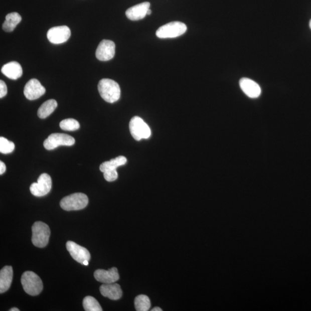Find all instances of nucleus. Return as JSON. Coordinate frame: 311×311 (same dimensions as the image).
<instances>
[{
	"instance_id": "nucleus-1",
	"label": "nucleus",
	"mask_w": 311,
	"mask_h": 311,
	"mask_svg": "<svg viewBox=\"0 0 311 311\" xmlns=\"http://www.w3.org/2000/svg\"><path fill=\"white\" fill-rule=\"evenodd\" d=\"M98 91L101 97L108 103L117 102L120 97L119 84L111 79L101 80L98 84Z\"/></svg>"
},
{
	"instance_id": "nucleus-2",
	"label": "nucleus",
	"mask_w": 311,
	"mask_h": 311,
	"mask_svg": "<svg viewBox=\"0 0 311 311\" xmlns=\"http://www.w3.org/2000/svg\"><path fill=\"white\" fill-rule=\"evenodd\" d=\"M21 282L25 291L31 295H37L44 288L42 280L33 271H27L23 274Z\"/></svg>"
},
{
	"instance_id": "nucleus-3",
	"label": "nucleus",
	"mask_w": 311,
	"mask_h": 311,
	"mask_svg": "<svg viewBox=\"0 0 311 311\" xmlns=\"http://www.w3.org/2000/svg\"><path fill=\"white\" fill-rule=\"evenodd\" d=\"M88 198L85 194L77 193L62 198L60 206L66 211H79L87 207Z\"/></svg>"
},
{
	"instance_id": "nucleus-4",
	"label": "nucleus",
	"mask_w": 311,
	"mask_h": 311,
	"mask_svg": "<svg viewBox=\"0 0 311 311\" xmlns=\"http://www.w3.org/2000/svg\"><path fill=\"white\" fill-rule=\"evenodd\" d=\"M32 242L35 246L44 248L48 245L50 235V229L46 224L37 221L32 227Z\"/></svg>"
},
{
	"instance_id": "nucleus-5",
	"label": "nucleus",
	"mask_w": 311,
	"mask_h": 311,
	"mask_svg": "<svg viewBox=\"0 0 311 311\" xmlns=\"http://www.w3.org/2000/svg\"><path fill=\"white\" fill-rule=\"evenodd\" d=\"M187 31V26L184 23L173 22L161 27L157 31L159 38H174L181 36Z\"/></svg>"
},
{
	"instance_id": "nucleus-6",
	"label": "nucleus",
	"mask_w": 311,
	"mask_h": 311,
	"mask_svg": "<svg viewBox=\"0 0 311 311\" xmlns=\"http://www.w3.org/2000/svg\"><path fill=\"white\" fill-rule=\"evenodd\" d=\"M129 129L133 137L137 141L147 139L151 135V130L148 125L139 116H134L130 120Z\"/></svg>"
},
{
	"instance_id": "nucleus-7",
	"label": "nucleus",
	"mask_w": 311,
	"mask_h": 311,
	"mask_svg": "<svg viewBox=\"0 0 311 311\" xmlns=\"http://www.w3.org/2000/svg\"><path fill=\"white\" fill-rule=\"evenodd\" d=\"M75 139L72 136L62 133H53L45 140L44 146L47 150H53L59 146H72Z\"/></svg>"
},
{
	"instance_id": "nucleus-8",
	"label": "nucleus",
	"mask_w": 311,
	"mask_h": 311,
	"mask_svg": "<svg viewBox=\"0 0 311 311\" xmlns=\"http://www.w3.org/2000/svg\"><path fill=\"white\" fill-rule=\"evenodd\" d=\"M52 178L48 174H42L39 177L37 183L31 185L30 190L31 194L38 197H44L52 189Z\"/></svg>"
},
{
	"instance_id": "nucleus-9",
	"label": "nucleus",
	"mask_w": 311,
	"mask_h": 311,
	"mask_svg": "<svg viewBox=\"0 0 311 311\" xmlns=\"http://www.w3.org/2000/svg\"><path fill=\"white\" fill-rule=\"evenodd\" d=\"M71 36V30L66 26L54 27L47 34L50 42L56 45L64 44L68 41Z\"/></svg>"
},
{
	"instance_id": "nucleus-10",
	"label": "nucleus",
	"mask_w": 311,
	"mask_h": 311,
	"mask_svg": "<svg viewBox=\"0 0 311 311\" xmlns=\"http://www.w3.org/2000/svg\"><path fill=\"white\" fill-rule=\"evenodd\" d=\"M115 53L114 42L104 40L101 42L96 49V57L101 61H107L113 58Z\"/></svg>"
},
{
	"instance_id": "nucleus-11",
	"label": "nucleus",
	"mask_w": 311,
	"mask_h": 311,
	"mask_svg": "<svg viewBox=\"0 0 311 311\" xmlns=\"http://www.w3.org/2000/svg\"><path fill=\"white\" fill-rule=\"evenodd\" d=\"M46 89L37 79L30 80L26 84L24 89V94L27 99L36 100L44 95Z\"/></svg>"
},
{
	"instance_id": "nucleus-12",
	"label": "nucleus",
	"mask_w": 311,
	"mask_h": 311,
	"mask_svg": "<svg viewBox=\"0 0 311 311\" xmlns=\"http://www.w3.org/2000/svg\"><path fill=\"white\" fill-rule=\"evenodd\" d=\"M67 250L72 257L77 262L83 264L85 260L91 259V255L87 248L80 246L72 241H68L67 243Z\"/></svg>"
},
{
	"instance_id": "nucleus-13",
	"label": "nucleus",
	"mask_w": 311,
	"mask_h": 311,
	"mask_svg": "<svg viewBox=\"0 0 311 311\" xmlns=\"http://www.w3.org/2000/svg\"><path fill=\"white\" fill-rule=\"evenodd\" d=\"M239 83L241 89L249 98H257L261 94V88L254 81L243 78Z\"/></svg>"
},
{
	"instance_id": "nucleus-14",
	"label": "nucleus",
	"mask_w": 311,
	"mask_h": 311,
	"mask_svg": "<svg viewBox=\"0 0 311 311\" xmlns=\"http://www.w3.org/2000/svg\"><path fill=\"white\" fill-rule=\"evenodd\" d=\"M94 277L97 281L103 283H114L119 279L118 269L114 267L108 270H96L94 273Z\"/></svg>"
},
{
	"instance_id": "nucleus-15",
	"label": "nucleus",
	"mask_w": 311,
	"mask_h": 311,
	"mask_svg": "<svg viewBox=\"0 0 311 311\" xmlns=\"http://www.w3.org/2000/svg\"><path fill=\"white\" fill-rule=\"evenodd\" d=\"M150 5L149 2H144L131 7L126 11V15L130 21L141 20L147 15V11L149 9Z\"/></svg>"
},
{
	"instance_id": "nucleus-16",
	"label": "nucleus",
	"mask_w": 311,
	"mask_h": 311,
	"mask_svg": "<svg viewBox=\"0 0 311 311\" xmlns=\"http://www.w3.org/2000/svg\"><path fill=\"white\" fill-rule=\"evenodd\" d=\"M100 291L104 297L110 298V300H117L122 296L121 287L118 283H103L100 287Z\"/></svg>"
},
{
	"instance_id": "nucleus-17",
	"label": "nucleus",
	"mask_w": 311,
	"mask_h": 311,
	"mask_svg": "<svg viewBox=\"0 0 311 311\" xmlns=\"http://www.w3.org/2000/svg\"><path fill=\"white\" fill-rule=\"evenodd\" d=\"M2 72L8 78L12 80H17L23 75L22 66L18 62H9L3 66Z\"/></svg>"
},
{
	"instance_id": "nucleus-18",
	"label": "nucleus",
	"mask_w": 311,
	"mask_h": 311,
	"mask_svg": "<svg viewBox=\"0 0 311 311\" xmlns=\"http://www.w3.org/2000/svg\"><path fill=\"white\" fill-rule=\"evenodd\" d=\"M13 278V269L10 266L4 267L0 271V293L6 292L10 288Z\"/></svg>"
},
{
	"instance_id": "nucleus-19",
	"label": "nucleus",
	"mask_w": 311,
	"mask_h": 311,
	"mask_svg": "<svg viewBox=\"0 0 311 311\" xmlns=\"http://www.w3.org/2000/svg\"><path fill=\"white\" fill-rule=\"evenodd\" d=\"M22 21V17L17 13H12L6 16V21L3 25V29L6 32H12Z\"/></svg>"
},
{
	"instance_id": "nucleus-20",
	"label": "nucleus",
	"mask_w": 311,
	"mask_h": 311,
	"mask_svg": "<svg viewBox=\"0 0 311 311\" xmlns=\"http://www.w3.org/2000/svg\"><path fill=\"white\" fill-rule=\"evenodd\" d=\"M58 106L57 101L50 99L41 105L38 109V116L41 119H45L51 115Z\"/></svg>"
},
{
	"instance_id": "nucleus-21",
	"label": "nucleus",
	"mask_w": 311,
	"mask_h": 311,
	"mask_svg": "<svg viewBox=\"0 0 311 311\" xmlns=\"http://www.w3.org/2000/svg\"><path fill=\"white\" fill-rule=\"evenodd\" d=\"M127 159L125 157L119 156L117 158L111 159L110 161L103 163L100 166V170L101 172L104 173L109 170H116L118 167L125 165Z\"/></svg>"
},
{
	"instance_id": "nucleus-22",
	"label": "nucleus",
	"mask_w": 311,
	"mask_h": 311,
	"mask_svg": "<svg viewBox=\"0 0 311 311\" xmlns=\"http://www.w3.org/2000/svg\"><path fill=\"white\" fill-rule=\"evenodd\" d=\"M134 305L136 310H149L151 306L150 299L146 295H139L135 298Z\"/></svg>"
},
{
	"instance_id": "nucleus-23",
	"label": "nucleus",
	"mask_w": 311,
	"mask_h": 311,
	"mask_svg": "<svg viewBox=\"0 0 311 311\" xmlns=\"http://www.w3.org/2000/svg\"><path fill=\"white\" fill-rule=\"evenodd\" d=\"M83 305L86 311H102L103 309L99 302L94 297L87 296L84 298Z\"/></svg>"
},
{
	"instance_id": "nucleus-24",
	"label": "nucleus",
	"mask_w": 311,
	"mask_h": 311,
	"mask_svg": "<svg viewBox=\"0 0 311 311\" xmlns=\"http://www.w3.org/2000/svg\"><path fill=\"white\" fill-rule=\"evenodd\" d=\"M61 129L65 131H76L79 129L80 125L79 122L75 119H65L60 123Z\"/></svg>"
},
{
	"instance_id": "nucleus-25",
	"label": "nucleus",
	"mask_w": 311,
	"mask_h": 311,
	"mask_svg": "<svg viewBox=\"0 0 311 311\" xmlns=\"http://www.w3.org/2000/svg\"><path fill=\"white\" fill-rule=\"evenodd\" d=\"M15 145L14 143L10 141L5 137H0V152L3 154H9L13 152Z\"/></svg>"
},
{
	"instance_id": "nucleus-26",
	"label": "nucleus",
	"mask_w": 311,
	"mask_h": 311,
	"mask_svg": "<svg viewBox=\"0 0 311 311\" xmlns=\"http://www.w3.org/2000/svg\"><path fill=\"white\" fill-rule=\"evenodd\" d=\"M103 176L107 181L113 182L117 180L118 174L116 170H109L103 173Z\"/></svg>"
},
{
	"instance_id": "nucleus-27",
	"label": "nucleus",
	"mask_w": 311,
	"mask_h": 311,
	"mask_svg": "<svg viewBox=\"0 0 311 311\" xmlns=\"http://www.w3.org/2000/svg\"><path fill=\"white\" fill-rule=\"evenodd\" d=\"M7 87L5 81H0V98H4L7 94Z\"/></svg>"
},
{
	"instance_id": "nucleus-28",
	"label": "nucleus",
	"mask_w": 311,
	"mask_h": 311,
	"mask_svg": "<svg viewBox=\"0 0 311 311\" xmlns=\"http://www.w3.org/2000/svg\"><path fill=\"white\" fill-rule=\"evenodd\" d=\"M6 166L5 163L2 161L0 162V174L3 175L6 171Z\"/></svg>"
},
{
	"instance_id": "nucleus-29",
	"label": "nucleus",
	"mask_w": 311,
	"mask_h": 311,
	"mask_svg": "<svg viewBox=\"0 0 311 311\" xmlns=\"http://www.w3.org/2000/svg\"><path fill=\"white\" fill-rule=\"evenodd\" d=\"M151 311H162V309L161 308H159V307H154V308H153L152 309H151Z\"/></svg>"
},
{
	"instance_id": "nucleus-30",
	"label": "nucleus",
	"mask_w": 311,
	"mask_h": 311,
	"mask_svg": "<svg viewBox=\"0 0 311 311\" xmlns=\"http://www.w3.org/2000/svg\"><path fill=\"white\" fill-rule=\"evenodd\" d=\"M88 264H89L88 260H84V261L83 263V264H84V265H85V266H88Z\"/></svg>"
},
{
	"instance_id": "nucleus-31",
	"label": "nucleus",
	"mask_w": 311,
	"mask_h": 311,
	"mask_svg": "<svg viewBox=\"0 0 311 311\" xmlns=\"http://www.w3.org/2000/svg\"><path fill=\"white\" fill-rule=\"evenodd\" d=\"M10 311H19V309L17 308H13L10 309Z\"/></svg>"
},
{
	"instance_id": "nucleus-32",
	"label": "nucleus",
	"mask_w": 311,
	"mask_h": 311,
	"mask_svg": "<svg viewBox=\"0 0 311 311\" xmlns=\"http://www.w3.org/2000/svg\"><path fill=\"white\" fill-rule=\"evenodd\" d=\"M151 14V11L150 9L147 10V15H149Z\"/></svg>"
},
{
	"instance_id": "nucleus-33",
	"label": "nucleus",
	"mask_w": 311,
	"mask_h": 311,
	"mask_svg": "<svg viewBox=\"0 0 311 311\" xmlns=\"http://www.w3.org/2000/svg\"><path fill=\"white\" fill-rule=\"evenodd\" d=\"M309 26H310V28L311 29V20H310V23H309Z\"/></svg>"
}]
</instances>
